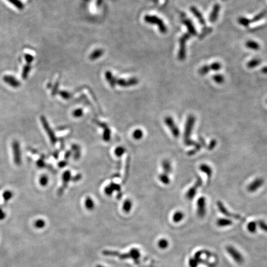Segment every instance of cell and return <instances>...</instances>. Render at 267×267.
Segmentation results:
<instances>
[{
    "mask_svg": "<svg viewBox=\"0 0 267 267\" xmlns=\"http://www.w3.org/2000/svg\"><path fill=\"white\" fill-rule=\"evenodd\" d=\"M158 179L161 181V182H162L163 184H164L165 185L169 184V183H170V179H169V175H168L167 174H165L163 173L162 174H161L159 175Z\"/></svg>",
    "mask_w": 267,
    "mask_h": 267,
    "instance_id": "obj_25",
    "label": "cell"
},
{
    "mask_svg": "<svg viewBox=\"0 0 267 267\" xmlns=\"http://www.w3.org/2000/svg\"><path fill=\"white\" fill-rule=\"evenodd\" d=\"M264 184V180L261 178H257L247 186V190L249 192H254L261 188Z\"/></svg>",
    "mask_w": 267,
    "mask_h": 267,
    "instance_id": "obj_10",
    "label": "cell"
},
{
    "mask_svg": "<svg viewBox=\"0 0 267 267\" xmlns=\"http://www.w3.org/2000/svg\"><path fill=\"white\" fill-rule=\"evenodd\" d=\"M132 206V201L129 199H128L124 201V202L123 205V210L125 213H128L130 212V210H131Z\"/></svg>",
    "mask_w": 267,
    "mask_h": 267,
    "instance_id": "obj_23",
    "label": "cell"
},
{
    "mask_svg": "<svg viewBox=\"0 0 267 267\" xmlns=\"http://www.w3.org/2000/svg\"><path fill=\"white\" fill-rule=\"evenodd\" d=\"M226 250L227 251L228 254L231 257V258L236 261V263L239 265H241L244 263V258L243 255L239 252V250L234 248L233 246H226Z\"/></svg>",
    "mask_w": 267,
    "mask_h": 267,
    "instance_id": "obj_3",
    "label": "cell"
},
{
    "mask_svg": "<svg viewBox=\"0 0 267 267\" xmlns=\"http://www.w3.org/2000/svg\"><path fill=\"white\" fill-rule=\"evenodd\" d=\"M195 121V117L192 114L189 115L186 120L184 132V142L187 146H195L197 144V142L190 139V135L192 134Z\"/></svg>",
    "mask_w": 267,
    "mask_h": 267,
    "instance_id": "obj_1",
    "label": "cell"
},
{
    "mask_svg": "<svg viewBox=\"0 0 267 267\" xmlns=\"http://www.w3.org/2000/svg\"><path fill=\"white\" fill-rule=\"evenodd\" d=\"M197 214L200 218H204L206 214V199L200 197L197 201Z\"/></svg>",
    "mask_w": 267,
    "mask_h": 267,
    "instance_id": "obj_8",
    "label": "cell"
},
{
    "mask_svg": "<svg viewBox=\"0 0 267 267\" xmlns=\"http://www.w3.org/2000/svg\"><path fill=\"white\" fill-rule=\"evenodd\" d=\"M71 155V152H70V151H68V152H66V153L65 154V156H64V157L66 159H68V158L70 157V155Z\"/></svg>",
    "mask_w": 267,
    "mask_h": 267,
    "instance_id": "obj_54",
    "label": "cell"
},
{
    "mask_svg": "<svg viewBox=\"0 0 267 267\" xmlns=\"http://www.w3.org/2000/svg\"><path fill=\"white\" fill-rule=\"evenodd\" d=\"M203 184V181L201 178L200 177V176H197V179H196L195 183L194 185L191 187L188 191L185 194V197L188 200H191L194 199L195 197V196L196 195V194H197V189L200 187V186L202 185Z\"/></svg>",
    "mask_w": 267,
    "mask_h": 267,
    "instance_id": "obj_5",
    "label": "cell"
},
{
    "mask_svg": "<svg viewBox=\"0 0 267 267\" xmlns=\"http://www.w3.org/2000/svg\"><path fill=\"white\" fill-rule=\"evenodd\" d=\"M13 152L14 157V162L16 165L19 166L21 164V153L20 149V145L17 140H14L13 142Z\"/></svg>",
    "mask_w": 267,
    "mask_h": 267,
    "instance_id": "obj_6",
    "label": "cell"
},
{
    "mask_svg": "<svg viewBox=\"0 0 267 267\" xmlns=\"http://www.w3.org/2000/svg\"><path fill=\"white\" fill-rule=\"evenodd\" d=\"M8 1L20 10L23 9L24 8L23 3L21 1H19V0H8Z\"/></svg>",
    "mask_w": 267,
    "mask_h": 267,
    "instance_id": "obj_31",
    "label": "cell"
},
{
    "mask_svg": "<svg viewBox=\"0 0 267 267\" xmlns=\"http://www.w3.org/2000/svg\"><path fill=\"white\" fill-rule=\"evenodd\" d=\"M13 196V192H11V190H6L3 193V197L4 200V201H8L10 199H11Z\"/></svg>",
    "mask_w": 267,
    "mask_h": 267,
    "instance_id": "obj_36",
    "label": "cell"
},
{
    "mask_svg": "<svg viewBox=\"0 0 267 267\" xmlns=\"http://www.w3.org/2000/svg\"><path fill=\"white\" fill-rule=\"evenodd\" d=\"M111 187H112L113 189V190H118V191H120V186L118 184H114L113 183H112L110 184L109 185Z\"/></svg>",
    "mask_w": 267,
    "mask_h": 267,
    "instance_id": "obj_48",
    "label": "cell"
},
{
    "mask_svg": "<svg viewBox=\"0 0 267 267\" xmlns=\"http://www.w3.org/2000/svg\"><path fill=\"white\" fill-rule=\"evenodd\" d=\"M216 144H217V142H216V140L215 139L211 140L209 144L208 145L207 147H206V148H207V150H212L215 147V146L216 145Z\"/></svg>",
    "mask_w": 267,
    "mask_h": 267,
    "instance_id": "obj_42",
    "label": "cell"
},
{
    "mask_svg": "<svg viewBox=\"0 0 267 267\" xmlns=\"http://www.w3.org/2000/svg\"><path fill=\"white\" fill-rule=\"evenodd\" d=\"M238 22L241 25H242V26L247 27L249 26V25L250 23V20L247 19L245 17H240L238 19Z\"/></svg>",
    "mask_w": 267,
    "mask_h": 267,
    "instance_id": "obj_34",
    "label": "cell"
},
{
    "mask_svg": "<svg viewBox=\"0 0 267 267\" xmlns=\"http://www.w3.org/2000/svg\"><path fill=\"white\" fill-rule=\"evenodd\" d=\"M257 226H259V228L261 230L267 233V223L265 221L263 220H259L258 221H257Z\"/></svg>",
    "mask_w": 267,
    "mask_h": 267,
    "instance_id": "obj_33",
    "label": "cell"
},
{
    "mask_svg": "<svg viewBox=\"0 0 267 267\" xmlns=\"http://www.w3.org/2000/svg\"><path fill=\"white\" fill-rule=\"evenodd\" d=\"M198 265V261L195 259H190L189 260V266L190 267H197Z\"/></svg>",
    "mask_w": 267,
    "mask_h": 267,
    "instance_id": "obj_47",
    "label": "cell"
},
{
    "mask_svg": "<svg viewBox=\"0 0 267 267\" xmlns=\"http://www.w3.org/2000/svg\"><path fill=\"white\" fill-rule=\"evenodd\" d=\"M265 14H266V12L265 11L259 14L258 15H257L256 16H255L254 17V19L252 20V21H250V22H255L259 21V20H260L261 19H262L265 16Z\"/></svg>",
    "mask_w": 267,
    "mask_h": 267,
    "instance_id": "obj_41",
    "label": "cell"
},
{
    "mask_svg": "<svg viewBox=\"0 0 267 267\" xmlns=\"http://www.w3.org/2000/svg\"><path fill=\"white\" fill-rule=\"evenodd\" d=\"M183 22L184 23V24L186 26V27L188 28V31H189V33H190L191 35H197V32H196L194 26H193L192 22H191L190 21H189V20H188V19H185V20H183Z\"/></svg>",
    "mask_w": 267,
    "mask_h": 267,
    "instance_id": "obj_17",
    "label": "cell"
},
{
    "mask_svg": "<svg viewBox=\"0 0 267 267\" xmlns=\"http://www.w3.org/2000/svg\"><path fill=\"white\" fill-rule=\"evenodd\" d=\"M41 121H42V124H43V126L45 129V130H46V132L47 133V134L49 136V137L50 139V140H51V142L53 145H54L55 143L56 142V137H55V135L53 132V130H52V129L50 128L49 127V125L47 122V121L46 119V118H45V117L43 116H42L41 117Z\"/></svg>",
    "mask_w": 267,
    "mask_h": 267,
    "instance_id": "obj_9",
    "label": "cell"
},
{
    "mask_svg": "<svg viewBox=\"0 0 267 267\" xmlns=\"http://www.w3.org/2000/svg\"><path fill=\"white\" fill-rule=\"evenodd\" d=\"M85 206L86 208L89 210L91 211L93 210L95 208V203L93 200L91 199V197H87L85 200Z\"/></svg>",
    "mask_w": 267,
    "mask_h": 267,
    "instance_id": "obj_22",
    "label": "cell"
},
{
    "mask_svg": "<svg viewBox=\"0 0 267 267\" xmlns=\"http://www.w3.org/2000/svg\"><path fill=\"white\" fill-rule=\"evenodd\" d=\"M4 81L13 87H18L20 86V82L14 77L11 75H5L3 77Z\"/></svg>",
    "mask_w": 267,
    "mask_h": 267,
    "instance_id": "obj_13",
    "label": "cell"
},
{
    "mask_svg": "<svg viewBox=\"0 0 267 267\" xmlns=\"http://www.w3.org/2000/svg\"><path fill=\"white\" fill-rule=\"evenodd\" d=\"M96 267H105V266H103V265H97L96 266Z\"/></svg>",
    "mask_w": 267,
    "mask_h": 267,
    "instance_id": "obj_56",
    "label": "cell"
},
{
    "mask_svg": "<svg viewBox=\"0 0 267 267\" xmlns=\"http://www.w3.org/2000/svg\"><path fill=\"white\" fill-rule=\"evenodd\" d=\"M25 58H26L27 62L28 63H29V64L33 61V57L31 56V54H26V55H25Z\"/></svg>",
    "mask_w": 267,
    "mask_h": 267,
    "instance_id": "obj_49",
    "label": "cell"
},
{
    "mask_svg": "<svg viewBox=\"0 0 267 267\" xmlns=\"http://www.w3.org/2000/svg\"><path fill=\"white\" fill-rule=\"evenodd\" d=\"M213 80L218 84H221L224 82V77L222 75L217 74L213 76Z\"/></svg>",
    "mask_w": 267,
    "mask_h": 267,
    "instance_id": "obj_40",
    "label": "cell"
},
{
    "mask_svg": "<svg viewBox=\"0 0 267 267\" xmlns=\"http://www.w3.org/2000/svg\"><path fill=\"white\" fill-rule=\"evenodd\" d=\"M162 166L163 169V173L169 175V174H170L172 171V167H171V162L169 160H164L162 162Z\"/></svg>",
    "mask_w": 267,
    "mask_h": 267,
    "instance_id": "obj_19",
    "label": "cell"
},
{
    "mask_svg": "<svg viewBox=\"0 0 267 267\" xmlns=\"http://www.w3.org/2000/svg\"><path fill=\"white\" fill-rule=\"evenodd\" d=\"M67 164H68L67 162H65V161H63V162H61L59 163V167H61V168H63V167H64L65 166H66Z\"/></svg>",
    "mask_w": 267,
    "mask_h": 267,
    "instance_id": "obj_52",
    "label": "cell"
},
{
    "mask_svg": "<svg viewBox=\"0 0 267 267\" xmlns=\"http://www.w3.org/2000/svg\"><path fill=\"white\" fill-rule=\"evenodd\" d=\"M217 206H218V207L219 208V210L221 211V213L223 214L224 215L228 216V217L233 218H234V219H236V220H242L241 217L239 215H236V214L231 213V212H229V211L226 208L224 204L222 202H221V201H217Z\"/></svg>",
    "mask_w": 267,
    "mask_h": 267,
    "instance_id": "obj_11",
    "label": "cell"
},
{
    "mask_svg": "<svg viewBox=\"0 0 267 267\" xmlns=\"http://www.w3.org/2000/svg\"><path fill=\"white\" fill-rule=\"evenodd\" d=\"M165 123L174 137L175 138L179 137L180 135V130L173 118L171 116H167L165 118Z\"/></svg>",
    "mask_w": 267,
    "mask_h": 267,
    "instance_id": "obj_4",
    "label": "cell"
},
{
    "mask_svg": "<svg viewBox=\"0 0 267 267\" xmlns=\"http://www.w3.org/2000/svg\"><path fill=\"white\" fill-rule=\"evenodd\" d=\"M80 178H81V175L80 174H77L76 176H75V178H74V179H73L74 181H78L80 179Z\"/></svg>",
    "mask_w": 267,
    "mask_h": 267,
    "instance_id": "obj_53",
    "label": "cell"
},
{
    "mask_svg": "<svg viewBox=\"0 0 267 267\" xmlns=\"http://www.w3.org/2000/svg\"><path fill=\"white\" fill-rule=\"evenodd\" d=\"M184 218V214L181 211H177L173 215V221L174 223H178L182 221Z\"/></svg>",
    "mask_w": 267,
    "mask_h": 267,
    "instance_id": "obj_21",
    "label": "cell"
},
{
    "mask_svg": "<svg viewBox=\"0 0 267 267\" xmlns=\"http://www.w3.org/2000/svg\"><path fill=\"white\" fill-rule=\"evenodd\" d=\"M113 188L111 187L110 185H108L107 186V187H106L105 189V192L106 193V194L108 195H112L113 192Z\"/></svg>",
    "mask_w": 267,
    "mask_h": 267,
    "instance_id": "obj_46",
    "label": "cell"
},
{
    "mask_svg": "<svg viewBox=\"0 0 267 267\" xmlns=\"http://www.w3.org/2000/svg\"><path fill=\"white\" fill-rule=\"evenodd\" d=\"M257 227V223L256 221H250L247 224V229L250 233H255Z\"/></svg>",
    "mask_w": 267,
    "mask_h": 267,
    "instance_id": "obj_27",
    "label": "cell"
},
{
    "mask_svg": "<svg viewBox=\"0 0 267 267\" xmlns=\"http://www.w3.org/2000/svg\"><path fill=\"white\" fill-rule=\"evenodd\" d=\"M5 217H6V213L1 209H0V220H4Z\"/></svg>",
    "mask_w": 267,
    "mask_h": 267,
    "instance_id": "obj_50",
    "label": "cell"
},
{
    "mask_svg": "<svg viewBox=\"0 0 267 267\" xmlns=\"http://www.w3.org/2000/svg\"><path fill=\"white\" fill-rule=\"evenodd\" d=\"M125 149L123 147H118L114 150L115 155L118 157H121L125 153Z\"/></svg>",
    "mask_w": 267,
    "mask_h": 267,
    "instance_id": "obj_35",
    "label": "cell"
},
{
    "mask_svg": "<svg viewBox=\"0 0 267 267\" xmlns=\"http://www.w3.org/2000/svg\"><path fill=\"white\" fill-rule=\"evenodd\" d=\"M73 116L75 118H79L81 117L83 115V111L81 109H77L76 110H75L73 112Z\"/></svg>",
    "mask_w": 267,
    "mask_h": 267,
    "instance_id": "obj_45",
    "label": "cell"
},
{
    "mask_svg": "<svg viewBox=\"0 0 267 267\" xmlns=\"http://www.w3.org/2000/svg\"><path fill=\"white\" fill-rule=\"evenodd\" d=\"M190 11L195 15V16L198 19L201 25H205V19L204 17L202 16V15H201V14L200 13V11L197 8H196L195 7L192 6L190 8Z\"/></svg>",
    "mask_w": 267,
    "mask_h": 267,
    "instance_id": "obj_18",
    "label": "cell"
},
{
    "mask_svg": "<svg viewBox=\"0 0 267 267\" xmlns=\"http://www.w3.org/2000/svg\"><path fill=\"white\" fill-rule=\"evenodd\" d=\"M233 224V221L229 218H220L216 221V225L219 227H225Z\"/></svg>",
    "mask_w": 267,
    "mask_h": 267,
    "instance_id": "obj_20",
    "label": "cell"
},
{
    "mask_svg": "<svg viewBox=\"0 0 267 267\" xmlns=\"http://www.w3.org/2000/svg\"><path fill=\"white\" fill-rule=\"evenodd\" d=\"M261 72H262L264 74H267V66L264 68L262 69V70H261Z\"/></svg>",
    "mask_w": 267,
    "mask_h": 267,
    "instance_id": "obj_55",
    "label": "cell"
},
{
    "mask_svg": "<svg viewBox=\"0 0 267 267\" xmlns=\"http://www.w3.org/2000/svg\"><path fill=\"white\" fill-rule=\"evenodd\" d=\"M103 139L105 141H109L110 139V130L108 128H105L103 133Z\"/></svg>",
    "mask_w": 267,
    "mask_h": 267,
    "instance_id": "obj_43",
    "label": "cell"
},
{
    "mask_svg": "<svg viewBox=\"0 0 267 267\" xmlns=\"http://www.w3.org/2000/svg\"><path fill=\"white\" fill-rule=\"evenodd\" d=\"M199 169L201 172L204 173L206 176H207V177L209 179L211 178V176L213 174V170L209 165L206 164H201L200 165Z\"/></svg>",
    "mask_w": 267,
    "mask_h": 267,
    "instance_id": "obj_16",
    "label": "cell"
},
{
    "mask_svg": "<svg viewBox=\"0 0 267 267\" xmlns=\"http://www.w3.org/2000/svg\"><path fill=\"white\" fill-rule=\"evenodd\" d=\"M144 132L141 129H136L133 132L132 137L135 140H140L143 137Z\"/></svg>",
    "mask_w": 267,
    "mask_h": 267,
    "instance_id": "obj_28",
    "label": "cell"
},
{
    "mask_svg": "<svg viewBox=\"0 0 267 267\" xmlns=\"http://www.w3.org/2000/svg\"><path fill=\"white\" fill-rule=\"evenodd\" d=\"M210 70H215V71H218V70H219L221 68V65L220 63L215 62L210 65Z\"/></svg>",
    "mask_w": 267,
    "mask_h": 267,
    "instance_id": "obj_37",
    "label": "cell"
},
{
    "mask_svg": "<svg viewBox=\"0 0 267 267\" xmlns=\"http://www.w3.org/2000/svg\"><path fill=\"white\" fill-rule=\"evenodd\" d=\"M191 35L189 33H185L180 39V48L179 52L178 58L183 61L185 58V42L190 37Z\"/></svg>",
    "mask_w": 267,
    "mask_h": 267,
    "instance_id": "obj_7",
    "label": "cell"
},
{
    "mask_svg": "<svg viewBox=\"0 0 267 267\" xmlns=\"http://www.w3.org/2000/svg\"><path fill=\"white\" fill-rule=\"evenodd\" d=\"M45 225H46V222L42 219H38L34 222V226L37 229H43Z\"/></svg>",
    "mask_w": 267,
    "mask_h": 267,
    "instance_id": "obj_29",
    "label": "cell"
},
{
    "mask_svg": "<svg viewBox=\"0 0 267 267\" xmlns=\"http://www.w3.org/2000/svg\"><path fill=\"white\" fill-rule=\"evenodd\" d=\"M39 183L43 187H45V186L47 185L48 183V178L47 175H43L40 178L39 180Z\"/></svg>",
    "mask_w": 267,
    "mask_h": 267,
    "instance_id": "obj_32",
    "label": "cell"
},
{
    "mask_svg": "<svg viewBox=\"0 0 267 267\" xmlns=\"http://www.w3.org/2000/svg\"><path fill=\"white\" fill-rule=\"evenodd\" d=\"M103 254L107 256H116L122 260L131 259L135 261V263L138 262V260L140 257V250L137 248H133L125 254H120L118 252L116 251L104 250L103 251Z\"/></svg>",
    "mask_w": 267,
    "mask_h": 267,
    "instance_id": "obj_2",
    "label": "cell"
},
{
    "mask_svg": "<svg viewBox=\"0 0 267 267\" xmlns=\"http://www.w3.org/2000/svg\"><path fill=\"white\" fill-rule=\"evenodd\" d=\"M37 165H38V167L39 168H42V167H44L45 163H44V162H43L42 160H39L38 162H37Z\"/></svg>",
    "mask_w": 267,
    "mask_h": 267,
    "instance_id": "obj_51",
    "label": "cell"
},
{
    "mask_svg": "<svg viewBox=\"0 0 267 267\" xmlns=\"http://www.w3.org/2000/svg\"><path fill=\"white\" fill-rule=\"evenodd\" d=\"M211 31H212V29L211 28H205L204 30H203V31L201 32L200 35V38H204L206 35H208Z\"/></svg>",
    "mask_w": 267,
    "mask_h": 267,
    "instance_id": "obj_44",
    "label": "cell"
},
{
    "mask_svg": "<svg viewBox=\"0 0 267 267\" xmlns=\"http://www.w3.org/2000/svg\"><path fill=\"white\" fill-rule=\"evenodd\" d=\"M266 103H267V100H266Z\"/></svg>",
    "mask_w": 267,
    "mask_h": 267,
    "instance_id": "obj_57",
    "label": "cell"
},
{
    "mask_svg": "<svg viewBox=\"0 0 267 267\" xmlns=\"http://www.w3.org/2000/svg\"><path fill=\"white\" fill-rule=\"evenodd\" d=\"M70 177H71V175H70V171H65V172H64V174H63V185L62 188L59 190V194L61 195V194L63 193L64 189H65V188L66 187L68 182L69 181V180L70 179Z\"/></svg>",
    "mask_w": 267,
    "mask_h": 267,
    "instance_id": "obj_14",
    "label": "cell"
},
{
    "mask_svg": "<svg viewBox=\"0 0 267 267\" xmlns=\"http://www.w3.org/2000/svg\"><path fill=\"white\" fill-rule=\"evenodd\" d=\"M199 142H198L197 145L194 146V148L190 150L189 152H188V155L189 156H192L195 155L196 153L199 152L201 147H205V140L204 139V138L199 137Z\"/></svg>",
    "mask_w": 267,
    "mask_h": 267,
    "instance_id": "obj_12",
    "label": "cell"
},
{
    "mask_svg": "<svg viewBox=\"0 0 267 267\" xmlns=\"http://www.w3.org/2000/svg\"><path fill=\"white\" fill-rule=\"evenodd\" d=\"M245 47L249 49L256 50V51L259 50L260 48L259 44L256 42L252 41V40H249V41H247L245 43Z\"/></svg>",
    "mask_w": 267,
    "mask_h": 267,
    "instance_id": "obj_24",
    "label": "cell"
},
{
    "mask_svg": "<svg viewBox=\"0 0 267 267\" xmlns=\"http://www.w3.org/2000/svg\"><path fill=\"white\" fill-rule=\"evenodd\" d=\"M261 63V60L259 59H252L247 63V67L249 68H253L256 66H259Z\"/></svg>",
    "mask_w": 267,
    "mask_h": 267,
    "instance_id": "obj_30",
    "label": "cell"
},
{
    "mask_svg": "<svg viewBox=\"0 0 267 267\" xmlns=\"http://www.w3.org/2000/svg\"><path fill=\"white\" fill-rule=\"evenodd\" d=\"M210 68L209 66H204L203 67H201L199 69V73L200 75H205L206 74H207L210 71Z\"/></svg>",
    "mask_w": 267,
    "mask_h": 267,
    "instance_id": "obj_39",
    "label": "cell"
},
{
    "mask_svg": "<svg viewBox=\"0 0 267 267\" xmlns=\"http://www.w3.org/2000/svg\"><path fill=\"white\" fill-rule=\"evenodd\" d=\"M30 70H31V66H30L29 64H27L26 66H24L22 72V77L24 79L27 78Z\"/></svg>",
    "mask_w": 267,
    "mask_h": 267,
    "instance_id": "obj_38",
    "label": "cell"
},
{
    "mask_svg": "<svg viewBox=\"0 0 267 267\" xmlns=\"http://www.w3.org/2000/svg\"><path fill=\"white\" fill-rule=\"evenodd\" d=\"M158 246L161 249H166L169 246V242L166 239H161L158 242Z\"/></svg>",
    "mask_w": 267,
    "mask_h": 267,
    "instance_id": "obj_26",
    "label": "cell"
},
{
    "mask_svg": "<svg viewBox=\"0 0 267 267\" xmlns=\"http://www.w3.org/2000/svg\"><path fill=\"white\" fill-rule=\"evenodd\" d=\"M220 9V6L218 4H216L213 6L212 11H211L210 16V21L211 22H214L216 21L218 17V13Z\"/></svg>",
    "mask_w": 267,
    "mask_h": 267,
    "instance_id": "obj_15",
    "label": "cell"
}]
</instances>
